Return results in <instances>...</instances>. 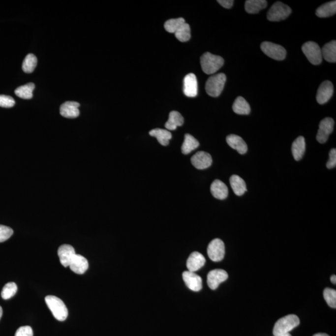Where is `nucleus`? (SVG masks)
Listing matches in <instances>:
<instances>
[{"label": "nucleus", "mask_w": 336, "mask_h": 336, "mask_svg": "<svg viewBox=\"0 0 336 336\" xmlns=\"http://www.w3.org/2000/svg\"><path fill=\"white\" fill-rule=\"evenodd\" d=\"M300 323L299 318L295 314H290L279 319L275 324L274 336L285 335L289 334L294 328L297 327Z\"/></svg>", "instance_id": "f257e3e1"}, {"label": "nucleus", "mask_w": 336, "mask_h": 336, "mask_svg": "<svg viewBox=\"0 0 336 336\" xmlns=\"http://www.w3.org/2000/svg\"><path fill=\"white\" fill-rule=\"evenodd\" d=\"M224 64V59L210 53H204L201 58L202 69L206 74H213L218 71Z\"/></svg>", "instance_id": "f03ea898"}, {"label": "nucleus", "mask_w": 336, "mask_h": 336, "mask_svg": "<svg viewBox=\"0 0 336 336\" xmlns=\"http://www.w3.org/2000/svg\"><path fill=\"white\" fill-rule=\"evenodd\" d=\"M47 306L57 320L64 321L68 316V310L64 302L55 296L49 295L45 298Z\"/></svg>", "instance_id": "7ed1b4c3"}, {"label": "nucleus", "mask_w": 336, "mask_h": 336, "mask_svg": "<svg viewBox=\"0 0 336 336\" xmlns=\"http://www.w3.org/2000/svg\"><path fill=\"white\" fill-rule=\"evenodd\" d=\"M226 79V76L223 73L209 77L206 84L207 93L213 97H218L224 88Z\"/></svg>", "instance_id": "20e7f679"}, {"label": "nucleus", "mask_w": 336, "mask_h": 336, "mask_svg": "<svg viewBox=\"0 0 336 336\" xmlns=\"http://www.w3.org/2000/svg\"><path fill=\"white\" fill-rule=\"evenodd\" d=\"M291 13V9L280 1L276 2L272 6L267 14L270 22H280L285 20Z\"/></svg>", "instance_id": "39448f33"}, {"label": "nucleus", "mask_w": 336, "mask_h": 336, "mask_svg": "<svg viewBox=\"0 0 336 336\" xmlns=\"http://www.w3.org/2000/svg\"><path fill=\"white\" fill-rule=\"evenodd\" d=\"M302 51L307 60L313 65H319L322 62L321 49L315 42L308 41L303 44Z\"/></svg>", "instance_id": "423d86ee"}, {"label": "nucleus", "mask_w": 336, "mask_h": 336, "mask_svg": "<svg viewBox=\"0 0 336 336\" xmlns=\"http://www.w3.org/2000/svg\"><path fill=\"white\" fill-rule=\"evenodd\" d=\"M261 49L265 55L275 60L282 61L286 58V49L278 44L271 42H264L261 44Z\"/></svg>", "instance_id": "0eeeda50"}, {"label": "nucleus", "mask_w": 336, "mask_h": 336, "mask_svg": "<svg viewBox=\"0 0 336 336\" xmlns=\"http://www.w3.org/2000/svg\"><path fill=\"white\" fill-rule=\"evenodd\" d=\"M208 254L213 262H218L223 260L225 255V245L219 239H214L209 244Z\"/></svg>", "instance_id": "6e6552de"}, {"label": "nucleus", "mask_w": 336, "mask_h": 336, "mask_svg": "<svg viewBox=\"0 0 336 336\" xmlns=\"http://www.w3.org/2000/svg\"><path fill=\"white\" fill-rule=\"evenodd\" d=\"M334 125H335V121L330 117L323 119L320 122L316 136V139L319 143L323 144L327 142L329 136L333 131Z\"/></svg>", "instance_id": "1a4fd4ad"}, {"label": "nucleus", "mask_w": 336, "mask_h": 336, "mask_svg": "<svg viewBox=\"0 0 336 336\" xmlns=\"http://www.w3.org/2000/svg\"><path fill=\"white\" fill-rule=\"evenodd\" d=\"M191 163L197 170H205L213 163L211 154L204 152H199L191 157Z\"/></svg>", "instance_id": "9d476101"}, {"label": "nucleus", "mask_w": 336, "mask_h": 336, "mask_svg": "<svg viewBox=\"0 0 336 336\" xmlns=\"http://www.w3.org/2000/svg\"><path fill=\"white\" fill-rule=\"evenodd\" d=\"M228 274L226 272L222 269L212 270L208 275V285L211 290H215L222 282L227 280Z\"/></svg>", "instance_id": "9b49d317"}, {"label": "nucleus", "mask_w": 336, "mask_h": 336, "mask_svg": "<svg viewBox=\"0 0 336 336\" xmlns=\"http://www.w3.org/2000/svg\"><path fill=\"white\" fill-rule=\"evenodd\" d=\"M183 278L185 285L190 290L199 291L203 288V280L201 276L195 274L194 272L185 271L183 273Z\"/></svg>", "instance_id": "f8f14e48"}, {"label": "nucleus", "mask_w": 336, "mask_h": 336, "mask_svg": "<svg viewBox=\"0 0 336 336\" xmlns=\"http://www.w3.org/2000/svg\"><path fill=\"white\" fill-rule=\"evenodd\" d=\"M334 88L332 82L326 81L321 84L317 92L316 100L319 104L328 102L332 97Z\"/></svg>", "instance_id": "ddd939ff"}, {"label": "nucleus", "mask_w": 336, "mask_h": 336, "mask_svg": "<svg viewBox=\"0 0 336 336\" xmlns=\"http://www.w3.org/2000/svg\"><path fill=\"white\" fill-rule=\"evenodd\" d=\"M183 91L185 96L188 97H196L198 93V85L196 76L195 74H189L184 79V88Z\"/></svg>", "instance_id": "4468645a"}, {"label": "nucleus", "mask_w": 336, "mask_h": 336, "mask_svg": "<svg viewBox=\"0 0 336 336\" xmlns=\"http://www.w3.org/2000/svg\"><path fill=\"white\" fill-rule=\"evenodd\" d=\"M58 253L61 264L64 267H69L73 257L76 254L74 247L67 244L61 245L58 249Z\"/></svg>", "instance_id": "2eb2a0df"}, {"label": "nucleus", "mask_w": 336, "mask_h": 336, "mask_svg": "<svg viewBox=\"0 0 336 336\" xmlns=\"http://www.w3.org/2000/svg\"><path fill=\"white\" fill-rule=\"evenodd\" d=\"M80 104L78 102H65L61 105L60 107V114L62 117L67 119H75L78 117L80 115L79 107Z\"/></svg>", "instance_id": "dca6fc26"}, {"label": "nucleus", "mask_w": 336, "mask_h": 336, "mask_svg": "<svg viewBox=\"0 0 336 336\" xmlns=\"http://www.w3.org/2000/svg\"><path fill=\"white\" fill-rule=\"evenodd\" d=\"M206 258L201 253L194 251L190 255L187 260L188 271L195 272L201 269L205 265Z\"/></svg>", "instance_id": "f3484780"}, {"label": "nucleus", "mask_w": 336, "mask_h": 336, "mask_svg": "<svg viewBox=\"0 0 336 336\" xmlns=\"http://www.w3.org/2000/svg\"><path fill=\"white\" fill-rule=\"evenodd\" d=\"M69 267L73 272L77 274H84L89 269V262L83 256L76 254L73 257Z\"/></svg>", "instance_id": "a211bd4d"}, {"label": "nucleus", "mask_w": 336, "mask_h": 336, "mask_svg": "<svg viewBox=\"0 0 336 336\" xmlns=\"http://www.w3.org/2000/svg\"><path fill=\"white\" fill-rule=\"evenodd\" d=\"M227 144L232 149L236 150L239 154H245L248 150L247 145L246 144L245 141L238 135H230L227 136L226 138Z\"/></svg>", "instance_id": "6ab92c4d"}, {"label": "nucleus", "mask_w": 336, "mask_h": 336, "mask_svg": "<svg viewBox=\"0 0 336 336\" xmlns=\"http://www.w3.org/2000/svg\"><path fill=\"white\" fill-rule=\"evenodd\" d=\"M211 191L213 196L219 200L226 199L229 194V190L226 184L218 180L213 182L211 185Z\"/></svg>", "instance_id": "aec40b11"}, {"label": "nucleus", "mask_w": 336, "mask_h": 336, "mask_svg": "<svg viewBox=\"0 0 336 336\" xmlns=\"http://www.w3.org/2000/svg\"><path fill=\"white\" fill-rule=\"evenodd\" d=\"M306 149V143L303 136H299L294 141L291 150L292 154L296 161H300L302 159Z\"/></svg>", "instance_id": "412c9836"}, {"label": "nucleus", "mask_w": 336, "mask_h": 336, "mask_svg": "<svg viewBox=\"0 0 336 336\" xmlns=\"http://www.w3.org/2000/svg\"><path fill=\"white\" fill-rule=\"evenodd\" d=\"M230 184L234 193L238 196H243L247 191L245 182L243 178L237 175L232 176L230 178Z\"/></svg>", "instance_id": "4be33fe9"}, {"label": "nucleus", "mask_w": 336, "mask_h": 336, "mask_svg": "<svg viewBox=\"0 0 336 336\" xmlns=\"http://www.w3.org/2000/svg\"><path fill=\"white\" fill-rule=\"evenodd\" d=\"M184 124V118L180 113L172 111L169 115V119L165 124L167 130H175L178 126Z\"/></svg>", "instance_id": "5701e85b"}, {"label": "nucleus", "mask_w": 336, "mask_h": 336, "mask_svg": "<svg viewBox=\"0 0 336 336\" xmlns=\"http://www.w3.org/2000/svg\"><path fill=\"white\" fill-rule=\"evenodd\" d=\"M150 135L156 138L158 142L163 146H168L172 135L170 131L164 129L156 128L150 131Z\"/></svg>", "instance_id": "b1692460"}, {"label": "nucleus", "mask_w": 336, "mask_h": 336, "mask_svg": "<svg viewBox=\"0 0 336 336\" xmlns=\"http://www.w3.org/2000/svg\"><path fill=\"white\" fill-rule=\"evenodd\" d=\"M322 56L328 62H336V41H332L323 46L321 49Z\"/></svg>", "instance_id": "393cba45"}, {"label": "nucleus", "mask_w": 336, "mask_h": 336, "mask_svg": "<svg viewBox=\"0 0 336 336\" xmlns=\"http://www.w3.org/2000/svg\"><path fill=\"white\" fill-rule=\"evenodd\" d=\"M336 13V1L328 2L319 6L316 9V15L319 18H327L335 15Z\"/></svg>", "instance_id": "a878e982"}, {"label": "nucleus", "mask_w": 336, "mask_h": 336, "mask_svg": "<svg viewBox=\"0 0 336 336\" xmlns=\"http://www.w3.org/2000/svg\"><path fill=\"white\" fill-rule=\"evenodd\" d=\"M267 1L265 0H247L245 1V11L249 14H256L266 8Z\"/></svg>", "instance_id": "bb28decb"}, {"label": "nucleus", "mask_w": 336, "mask_h": 336, "mask_svg": "<svg viewBox=\"0 0 336 336\" xmlns=\"http://www.w3.org/2000/svg\"><path fill=\"white\" fill-rule=\"evenodd\" d=\"M199 146V142L193 136L190 134H185L184 142L183 143L182 150L184 154H189L190 153L197 149Z\"/></svg>", "instance_id": "cd10ccee"}, {"label": "nucleus", "mask_w": 336, "mask_h": 336, "mask_svg": "<svg viewBox=\"0 0 336 336\" xmlns=\"http://www.w3.org/2000/svg\"><path fill=\"white\" fill-rule=\"evenodd\" d=\"M232 109L239 115H248L250 113V107L245 98L238 97L234 102Z\"/></svg>", "instance_id": "c85d7f7f"}, {"label": "nucleus", "mask_w": 336, "mask_h": 336, "mask_svg": "<svg viewBox=\"0 0 336 336\" xmlns=\"http://www.w3.org/2000/svg\"><path fill=\"white\" fill-rule=\"evenodd\" d=\"M35 85L32 82L26 84V85L19 87L16 89L15 93L18 97L23 99H31L33 97V91Z\"/></svg>", "instance_id": "c756f323"}, {"label": "nucleus", "mask_w": 336, "mask_h": 336, "mask_svg": "<svg viewBox=\"0 0 336 336\" xmlns=\"http://www.w3.org/2000/svg\"><path fill=\"white\" fill-rule=\"evenodd\" d=\"M175 36L180 41L186 42L191 38V28L189 25L184 23L175 32Z\"/></svg>", "instance_id": "7c9ffc66"}, {"label": "nucleus", "mask_w": 336, "mask_h": 336, "mask_svg": "<svg viewBox=\"0 0 336 336\" xmlns=\"http://www.w3.org/2000/svg\"><path fill=\"white\" fill-rule=\"evenodd\" d=\"M37 64V60L36 56L32 54H29L23 61L22 69L25 73H32L34 71Z\"/></svg>", "instance_id": "2f4dec72"}, {"label": "nucleus", "mask_w": 336, "mask_h": 336, "mask_svg": "<svg viewBox=\"0 0 336 336\" xmlns=\"http://www.w3.org/2000/svg\"><path fill=\"white\" fill-rule=\"evenodd\" d=\"M184 23V19L183 18L171 19L164 23V28H165L166 31L170 32V33L175 34L178 28Z\"/></svg>", "instance_id": "473e14b6"}, {"label": "nucleus", "mask_w": 336, "mask_h": 336, "mask_svg": "<svg viewBox=\"0 0 336 336\" xmlns=\"http://www.w3.org/2000/svg\"><path fill=\"white\" fill-rule=\"evenodd\" d=\"M18 291L17 285L14 282H9L4 285L1 291V297L4 300H9L16 295Z\"/></svg>", "instance_id": "72a5a7b5"}, {"label": "nucleus", "mask_w": 336, "mask_h": 336, "mask_svg": "<svg viewBox=\"0 0 336 336\" xmlns=\"http://www.w3.org/2000/svg\"><path fill=\"white\" fill-rule=\"evenodd\" d=\"M323 296L327 304L333 308L336 307V291L334 289L326 288Z\"/></svg>", "instance_id": "f704fd0d"}, {"label": "nucleus", "mask_w": 336, "mask_h": 336, "mask_svg": "<svg viewBox=\"0 0 336 336\" xmlns=\"http://www.w3.org/2000/svg\"><path fill=\"white\" fill-rule=\"evenodd\" d=\"M13 234V230L10 227L0 225V243L7 241Z\"/></svg>", "instance_id": "c9c22d12"}, {"label": "nucleus", "mask_w": 336, "mask_h": 336, "mask_svg": "<svg viewBox=\"0 0 336 336\" xmlns=\"http://www.w3.org/2000/svg\"><path fill=\"white\" fill-rule=\"evenodd\" d=\"M15 105V101L13 97L8 95H0V107L11 108Z\"/></svg>", "instance_id": "e433bc0d"}, {"label": "nucleus", "mask_w": 336, "mask_h": 336, "mask_svg": "<svg viewBox=\"0 0 336 336\" xmlns=\"http://www.w3.org/2000/svg\"><path fill=\"white\" fill-rule=\"evenodd\" d=\"M15 336H33V331L30 326H22L16 331Z\"/></svg>", "instance_id": "4c0bfd02"}, {"label": "nucleus", "mask_w": 336, "mask_h": 336, "mask_svg": "<svg viewBox=\"0 0 336 336\" xmlns=\"http://www.w3.org/2000/svg\"><path fill=\"white\" fill-rule=\"evenodd\" d=\"M336 166V150H331L330 153V159H329L326 166L328 169L335 168Z\"/></svg>", "instance_id": "58836bf2"}, {"label": "nucleus", "mask_w": 336, "mask_h": 336, "mask_svg": "<svg viewBox=\"0 0 336 336\" xmlns=\"http://www.w3.org/2000/svg\"><path fill=\"white\" fill-rule=\"evenodd\" d=\"M218 3L225 8H231L234 4L233 0H218Z\"/></svg>", "instance_id": "ea45409f"}, {"label": "nucleus", "mask_w": 336, "mask_h": 336, "mask_svg": "<svg viewBox=\"0 0 336 336\" xmlns=\"http://www.w3.org/2000/svg\"><path fill=\"white\" fill-rule=\"evenodd\" d=\"M331 281L332 282L333 284H335L336 285V276L335 275H333L331 276Z\"/></svg>", "instance_id": "a19ab883"}, {"label": "nucleus", "mask_w": 336, "mask_h": 336, "mask_svg": "<svg viewBox=\"0 0 336 336\" xmlns=\"http://www.w3.org/2000/svg\"><path fill=\"white\" fill-rule=\"evenodd\" d=\"M313 336H330L325 333H318L314 335Z\"/></svg>", "instance_id": "79ce46f5"}, {"label": "nucleus", "mask_w": 336, "mask_h": 336, "mask_svg": "<svg viewBox=\"0 0 336 336\" xmlns=\"http://www.w3.org/2000/svg\"><path fill=\"white\" fill-rule=\"evenodd\" d=\"M2 315H3V309H2V307L0 306V319H1Z\"/></svg>", "instance_id": "37998d69"}, {"label": "nucleus", "mask_w": 336, "mask_h": 336, "mask_svg": "<svg viewBox=\"0 0 336 336\" xmlns=\"http://www.w3.org/2000/svg\"><path fill=\"white\" fill-rule=\"evenodd\" d=\"M277 336H291V335H290V334H287V335H285Z\"/></svg>", "instance_id": "c03bdc74"}]
</instances>
